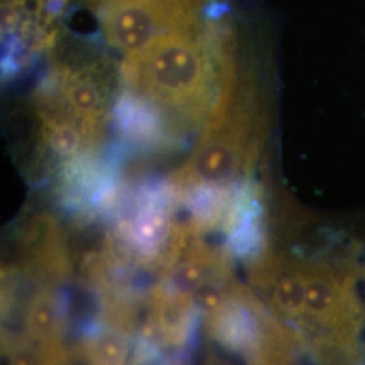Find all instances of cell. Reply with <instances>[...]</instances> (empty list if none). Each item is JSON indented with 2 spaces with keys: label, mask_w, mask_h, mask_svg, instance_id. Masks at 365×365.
Here are the masks:
<instances>
[{
  "label": "cell",
  "mask_w": 365,
  "mask_h": 365,
  "mask_svg": "<svg viewBox=\"0 0 365 365\" xmlns=\"http://www.w3.org/2000/svg\"><path fill=\"white\" fill-rule=\"evenodd\" d=\"M205 38L199 19L153 39L134 52V84L165 108L199 113L211 78Z\"/></svg>",
  "instance_id": "6da1fadb"
},
{
  "label": "cell",
  "mask_w": 365,
  "mask_h": 365,
  "mask_svg": "<svg viewBox=\"0 0 365 365\" xmlns=\"http://www.w3.org/2000/svg\"><path fill=\"white\" fill-rule=\"evenodd\" d=\"M106 38L138 52L157 37L199 19L206 0H88Z\"/></svg>",
  "instance_id": "7a4b0ae2"
},
{
  "label": "cell",
  "mask_w": 365,
  "mask_h": 365,
  "mask_svg": "<svg viewBox=\"0 0 365 365\" xmlns=\"http://www.w3.org/2000/svg\"><path fill=\"white\" fill-rule=\"evenodd\" d=\"M64 95L69 111L76 115L87 131L92 134V125L103 114V83L93 71L68 72L64 78Z\"/></svg>",
  "instance_id": "3957f363"
},
{
  "label": "cell",
  "mask_w": 365,
  "mask_h": 365,
  "mask_svg": "<svg viewBox=\"0 0 365 365\" xmlns=\"http://www.w3.org/2000/svg\"><path fill=\"white\" fill-rule=\"evenodd\" d=\"M66 0H6V21L9 26L24 33L45 34Z\"/></svg>",
  "instance_id": "277c9868"
},
{
  "label": "cell",
  "mask_w": 365,
  "mask_h": 365,
  "mask_svg": "<svg viewBox=\"0 0 365 365\" xmlns=\"http://www.w3.org/2000/svg\"><path fill=\"white\" fill-rule=\"evenodd\" d=\"M304 283L302 268H294L283 274L274 284V302L280 313L298 319L303 310Z\"/></svg>",
  "instance_id": "5b68a950"
}]
</instances>
